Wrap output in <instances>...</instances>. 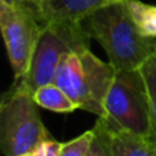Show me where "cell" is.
I'll use <instances>...</instances> for the list:
<instances>
[{
  "instance_id": "6da1fadb",
  "label": "cell",
  "mask_w": 156,
  "mask_h": 156,
  "mask_svg": "<svg viewBox=\"0 0 156 156\" xmlns=\"http://www.w3.org/2000/svg\"><path fill=\"white\" fill-rule=\"evenodd\" d=\"M90 38L99 41L116 71L138 70L156 54V38L137 27L126 2L105 5L82 21Z\"/></svg>"
},
{
  "instance_id": "7a4b0ae2",
  "label": "cell",
  "mask_w": 156,
  "mask_h": 156,
  "mask_svg": "<svg viewBox=\"0 0 156 156\" xmlns=\"http://www.w3.org/2000/svg\"><path fill=\"white\" fill-rule=\"evenodd\" d=\"M116 70L110 62L99 59L90 49L65 55L54 77V82L73 100L77 108L94 115H104V101Z\"/></svg>"
},
{
  "instance_id": "3957f363",
  "label": "cell",
  "mask_w": 156,
  "mask_h": 156,
  "mask_svg": "<svg viewBox=\"0 0 156 156\" xmlns=\"http://www.w3.org/2000/svg\"><path fill=\"white\" fill-rule=\"evenodd\" d=\"M89 41L90 36L82 22L54 21L44 23L29 69L15 82L34 93L40 86L54 82L56 69L65 55L89 48Z\"/></svg>"
},
{
  "instance_id": "277c9868",
  "label": "cell",
  "mask_w": 156,
  "mask_h": 156,
  "mask_svg": "<svg viewBox=\"0 0 156 156\" xmlns=\"http://www.w3.org/2000/svg\"><path fill=\"white\" fill-rule=\"evenodd\" d=\"M33 93L16 82L3 94L0 104V148L5 156H21L49 137Z\"/></svg>"
},
{
  "instance_id": "5b68a950",
  "label": "cell",
  "mask_w": 156,
  "mask_h": 156,
  "mask_svg": "<svg viewBox=\"0 0 156 156\" xmlns=\"http://www.w3.org/2000/svg\"><path fill=\"white\" fill-rule=\"evenodd\" d=\"M112 129H123L148 137L149 104L140 69L116 71L104 101L101 116Z\"/></svg>"
},
{
  "instance_id": "8992f818",
  "label": "cell",
  "mask_w": 156,
  "mask_h": 156,
  "mask_svg": "<svg viewBox=\"0 0 156 156\" xmlns=\"http://www.w3.org/2000/svg\"><path fill=\"white\" fill-rule=\"evenodd\" d=\"M43 26L37 10L32 5L0 0V27L15 80L26 74Z\"/></svg>"
},
{
  "instance_id": "52a82bcc",
  "label": "cell",
  "mask_w": 156,
  "mask_h": 156,
  "mask_svg": "<svg viewBox=\"0 0 156 156\" xmlns=\"http://www.w3.org/2000/svg\"><path fill=\"white\" fill-rule=\"evenodd\" d=\"M126 0H43L37 12L43 23L54 21L82 22L105 5Z\"/></svg>"
},
{
  "instance_id": "ba28073f",
  "label": "cell",
  "mask_w": 156,
  "mask_h": 156,
  "mask_svg": "<svg viewBox=\"0 0 156 156\" xmlns=\"http://www.w3.org/2000/svg\"><path fill=\"white\" fill-rule=\"evenodd\" d=\"M107 126L110 132V147L112 156H156V145L147 137L129 130L112 129L108 123Z\"/></svg>"
},
{
  "instance_id": "9c48e42d",
  "label": "cell",
  "mask_w": 156,
  "mask_h": 156,
  "mask_svg": "<svg viewBox=\"0 0 156 156\" xmlns=\"http://www.w3.org/2000/svg\"><path fill=\"white\" fill-rule=\"evenodd\" d=\"M33 97L38 104V107L47 108V110L55 111V112L67 114L77 110V105L73 103V100L55 82L40 86L33 93Z\"/></svg>"
},
{
  "instance_id": "30bf717a",
  "label": "cell",
  "mask_w": 156,
  "mask_h": 156,
  "mask_svg": "<svg viewBox=\"0 0 156 156\" xmlns=\"http://www.w3.org/2000/svg\"><path fill=\"white\" fill-rule=\"evenodd\" d=\"M140 71L145 81L149 104V133L147 138L156 145V54L141 66Z\"/></svg>"
},
{
  "instance_id": "8fae6325",
  "label": "cell",
  "mask_w": 156,
  "mask_h": 156,
  "mask_svg": "<svg viewBox=\"0 0 156 156\" xmlns=\"http://www.w3.org/2000/svg\"><path fill=\"white\" fill-rule=\"evenodd\" d=\"M126 5L141 33L147 37L156 38V5L140 0H126Z\"/></svg>"
},
{
  "instance_id": "7c38bea8",
  "label": "cell",
  "mask_w": 156,
  "mask_h": 156,
  "mask_svg": "<svg viewBox=\"0 0 156 156\" xmlns=\"http://www.w3.org/2000/svg\"><path fill=\"white\" fill-rule=\"evenodd\" d=\"M93 140H92L86 156H112L110 147V132H108V126L103 118L99 116L93 127Z\"/></svg>"
},
{
  "instance_id": "4fadbf2b",
  "label": "cell",
  "mask_w": 156,
  "mask_h": 156,
  "mask_svg": "<svg viewBox=\"0 0 156 156\" xmlns=\"http://www.w3.org/2000/svg\"><path fill=\"white\" fill-rule=\"evenodd\" d=\"M93 136L94 132L93 129H90L73 140L63 143L62 149H60V156H86L92 140H93Z\"/></svg>"
},
{
  "instance_id": "5bb4252c",
  "label": "cell",
  "mask_w": 156,
  "mask_h": 156,
  "mask_svg": "<svg viewBox=\"0 0 156 156\" xmlns=\"http://www.w3.org/2000/svg\"><path fill=\"white\" fill-rule=\"evenodd\" d=\"M60 149H62V143L55 141L49 136L36 147L32 154L33 156H60Z\"/></svg>"
},
{
  "instance_id": "9a60e30c",
  "label": "cell",
  "mask_w": 156,
  "mask_h": 156,
  "mask_svg": "<svg viewBox=\"0 0 156 156\" xmlns=\"http://www.w3.org/2000/svg\"><path fill=\"white\" fill-rule=\"evenodd\" d=\"M22 2H25L26 4L32 5V7L36 8V10H38V7H40V4H41V2H43V0H22Z\"/></svg>"
},
{
  "instance_id": "2e32d148",
  "label": "cell",
  "mask_w": 156,
  "mask_h": 156,
  "mask_svg": "<svg viewBox=\"0 0 156 156\" xmlns=\"http://www.w3.org/2000/svg\"><path fill=\"white\" fill-rule=\"evenodd\" d=\"M21 156H33L32 152H29V154H23V155H21Z\"/></svg>"
},
{
  "instance_id": "e0dca14e",
  "label": "cell",
  "mask_w": 156,
  "mask_h": 156,
  "mask_svg": "<svg viewBox=\"0 0 156 156\" xmlns=\"http://www.w3.org/2000/svg\"><path fill=\"white\" fill-rule=\"evenodd\" d=\"M5 2H10L11 3V2H22V0H5Z\"/></svg>"
}]
</instances>
